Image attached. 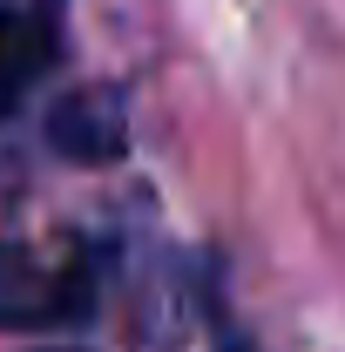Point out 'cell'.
<instances>
[{
  "mask_svg": "<svg viewBox=\"0 0 345 352\" xmlns=\"http://www.w3.org/2000/svg\"><path fill=\"white\" fill-rule=\"evenodd\" d=\"M88 311H95V264H88V251L0 244V332L75 325Z\"/></svg>",
  "mask_w": 345,
  "mask_h": 352,
  "instance_id": "6da1fadb",
  "label": "cell"
},
{
  "mask_svg": "<svg viewBox=\"0 0 345 352\" xmlns=\"http://www.w3.org/2000/svg\"><path fill=\"white\" fill-rule=\"evenodd\" d=\"M61 7L68 0H0V122L61 61Z\"/></svg>",
  "mask_w": 345,
  "mask_h": 352,
  "instance_id": "7a4b0ae2",
  "label": "cell"
},
{
  "mask_svg": "<svg viewBox=\"0 0 345 352\" xmlns=\"http://www.w3.org/2000/svg\"><path fill=\"white\" fill-rule=\"evenodd\" d=\"M47 135H54V149L61 156H75V163H109V156H122V95H75L68 109H54V122H47Z\"/></svg>",
  "mask_w": 345,
  "mask_h": 352,
  "instance_id": "3957f363",
  "label": "cell"
}]
</instances>
